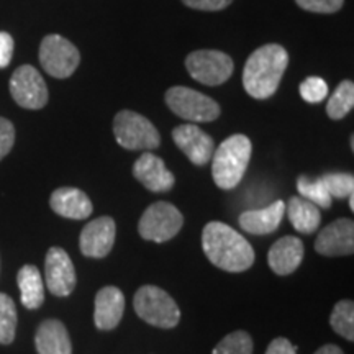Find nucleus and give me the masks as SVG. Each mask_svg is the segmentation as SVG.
I'll list each match as a JSON object with an SVG mask.
<instances>
[{
	"label": "nucleus",
	"mask_w": 354,
	"mask_h": 354,
	"mask_svg": "<svg viewBox=\"0 0 354 354\" xmlns=\"http://www.w3.org/2000/svg\"><path fill=\"white\" fill-rule=\"evenodd\" d=\"M133 307L141 320L158 328H176L180 322V310L176 300L156 286L140 287L133 297Z\"/></svg>",
	"instance_id": "obj_4"
},
{
	"label": "nucleus",
	"mask_w": 354,
	"mask_h": 354,
	"mask_svg": "<svg viewBox=\"0 0 354 354\" xmlns=\"http://www.w3.org/2000/svg\"><path fill=\"white\" fill-rule=\"evenodd\" d=\"M320 179L331 198H346L354 192V177L348 172H328Z\"/></svg>",
	"instance_id": "obj_28"
},
{
	"label": "nucleus",
	"mask_w": 354,
	"mask_h": 354,
	"mask_svg": "<svg viewBox=\"0 0 354 354\" xmlns=\"http://www.w3.org/2000/svg\"><path fill=\"white\" fill-rule=\"evenodd\" d=\"M13 38L6 32H0V68H7L13 56Z\"/></svg>",
	"instance_id": "obj_33"
},
{
	"label": "nucleus",
	"mask_w": 354,
	"mask_h": 354,
	"mask_svg": "<svg viewBox=\"0 0 354 354\" xmlns=\"http://www.w3.org/2000/svg\"><path fill=\"white\" fill-rule=\"evenodd\" d=\"M46 287L55 297H68L76 289V269L63 248H51L44 259Z\"/></svg>",
	"instance_id": "obj_11"
},
{
	"label": "nucleus",
	"mask_w": 354,
	"mask_h": 354,
	"mask_svg": "<svg viewBox=\"0 0 354 354\" xmlns=\"http://www.w3.org/2000/svg\"><path fill=\"white\" fill-rule=\"evenodd\" d=\"M203 253L215 268L243 272L254 263V250L243 234L221 221H210L202 232Z\"/></svg>",
	"instance_id": "obj_1"
},
{
	"label": "nucleus",
	"mask_w": 354,
	"mask_h": 354,
	"mask_svg": "<svg viewBox=\"0 0 354 354\" xmlns=\"http://www.w3.org/2000/svg\"><path fill=\"white\" fill-rule=\"evenodd\" d=\"M94 322L99 330L110 331L120 325L123 312H125V295L115 286L100 289L95 295Z\"/></svg>",
	"instance_id": "obj_16"
},
{
	"label": "nucleus",
	"mask_w": 354,
	"mask_h": 354,
	"mask_svg": "<svg viewBox=\"0 0 354 354\" xmlns=\"http://www.w3.org/2000/svg\"><path fill=\"white\" fill-rule=\"evenodd\" d=\"M20 292H21V304L25 308L37 310L44 302V286L41 272L38 271L37 266L25 264L17 276Z\"/></svg>",
	"instance_id": "obj_22"
},
{
	"label": "nucleus",
	"mask_w": 354,
	"mask_h": 354,
	"mask_svg": "<svg viewBox=\"0 0 354 354\" xmlns=\"http://www.w3.org/2000/svg\"><path fill=\"white\" fill-rule=\"evenodd\" d=\"M354 105V84L351 81H343L331 94L326 104V113L331 120H342L353 110Z\"/></svg>",
	"instance_id": "obj_23"
},
{
	"label": "nucleus",
	"mask_w": 354,
	"mask_h": 354,
	"mask_svg": "<svg viewBox=\"0 0 354 354\" xmlns=\"http://www.w3.org/2000/svg\"><path fill=\"white\" fill-rule=\"evenodd\" d=\"M133 176L151 192H167L174 187L176 177L167 169L165 161L151 153H145L135 161Z\"/></svg>",
	"instance_id": "obj_15"
},
{
	"label": "nucleus",
	"mask_w": 354,
	"mask_h": 354,
	"mask_svg": "<svg viewBox=\"0 0 354 354\" xmlns=\"http://www.w3.org/2000/svg\"><path fill=\"white\" fill-rule=\"evenodd\" d=\"M17 307L12 297L0 292V344H10L17 333Z\"/></svg>",
	"instance_id": "obj_26"
},
{
	"label": "nucleus",
	"mask_w": 354,
	"mask_h": 354,
	"mask_svg": "<svg viewBox=\"0 0 354 354\" xmlns=\"http://www.w3.org/2000/svg\"><path fill=\"white\" fill-rule=\"evenodd\" d=\"M185 6L196 10L203 12H216L227 8L233 0H183Z\"/></svg>",
	"instance_id": "obj_32"
},
{
	"label": "nucleus",
	"mask_w": 354,
	"mask_h": 354,
	"mask_svg": "<svg viewBox=\"0 0 354 354\" xmlns=\"http://www.w3.org/2000/svg\"><path fill=\"white\" fill-rule=\"evenodd\" d=\"M300 8L313 13H335L343 7L344 0H295Z\"/></svg>",
	"instance_id": "obj_30"
},
{
	"label": "nucleus",
	"mask_w": 354,
	"mask_h": 354,
	"mask_svg": "<svg viewBox=\"0 0 354 354\" xmlns=\"http://www.w3.org/2000/svg\"><path fill=\"white\" fill-rule=\"evenodd\" d=\"M266 354H297V346H294L287 338H276L266 349Z\"/></svg>",
	"instance_id": "obj_34"
},
{
	"label": "nucleus",
	"mask_w": 354,
	"mask_h": 354,
	"mask_svg": "<svg viewBox=\"0 0 354 354\" xmlns=\"http://www.w3.org/2000/svg\"><path fill=\"white\" fill-rule=\"evenodd\" d=\"M184 216L169 202H156L149 205L141 215L138 232L143 240L165 243L180 232Z\"/></svg>",
	"instance_id": "obj_7"
},
{
	"label": "nucleus",
	"mask_w": 354,
	"mask_h": 354,
	"mask_svg": "<svg viewBox=\"0 0 354 354\" xmlns=\"http://www.w3.org/2000/svg\"><path fill=\"white\" fill-rule=\"evenodd\" d=\"M10 94L20 107L39 110L48 102V87L33 66H20L10 79Z\"/></svg>",
	"instance_id": "obj_10"
},
{
	"label": "nucleus",
	"mask_w": 354,
	"mask_h": 354,
	"mask_svg": "<svg viewBox=\"0 0 354 354\" xmlns=\"http://www.w3.org/2000/svg\"><path fill=\"white\" fill-rule=\"evenodd\" d=\"M286 214V203L276 201L271 205L259 210H248L240 215V227L250 234H269L281 227L282 216Z\"/></svg>",
	"instance_id": "obj_19"
},
{
	"label": "nucleus",
	"mask_w": 354,
	"mask_h": 354,
	"mask_svg": "<svg viewBox=\"0 0 354 354\" xmlns=\"http://www.w3.org/2000/svg\"><path fill=\"white\" fill-rule=\"evenodd\" d=\"M305 254V246L297 236H282L274 243L268 254L269 268L277 276H289L299 268Z\"/></svg>",
	"instance_id": "obj_17"
},
{
	"label": "nucleus",
	"mask_w": 354,
	"mask_h": 354,
	"mask_svg": "<svg viewBox=\"0 0 354 354\" xmlns=\"http://www.w3.org/2000/svg\"><path fill=\"white\" fill-rule=\"evenodd\" d=\"M297 189L300 197L305 198V201L315 203L318 209H330L331 201L333 198L330 197L328 190L325 189V184L322 183V179H312L308 176H300L297 179Z\"/></svg>",
	"instance_id": "obj_25"
},
{
	"label": "nucleus",
	"mask_w": 354,
	"mask_h": 354,
	"mask_svg": "<svg viewBox=\"0 0 354 354\" xmlns=\"http://www.w3.org/2000/svg\"><path fill=\"white\" fill-rule=\"evenodd\" d=\"M166 104L177 117L189 122L205 123L220 117V105L214 99L189 87H171L166 92Z\"/></svg>",
	"instance_id": "obj_6"
},
{
	"label": "nucleus",
	"mask_w": 354,
	"mask_h": 354,
	"mask_svg": "<svg viewBox=\"0 0 354 354\" xmlns=\"http://www.w3.org/2000/svg\"><path fill=\"white\" fill-rule=\"evenodd\" d=\"M287 215L292 227L302 234L315 233L322 223L320 209L315 203L305 201L302 197H292L287 205Z\"/></svg>",
	"instance_id": "obj_21"
},
{
	"label": "nucleus",
	"mask_w": 354,
	"mask_h": 354,
	"mask_svg": "<svg viewBox=\"0 0 354 354\" xmlns=\"http://www.w3.org/2000/svg\"><path fill=\"white\" fill-rule=\"evenodd\" d=\"M115 243V221L110 216H99L88 221L81 232L79 248L87 258L102 259L109 256Z\"/></svg>",
	"instance_id": "obj_14"
},
{
	"label": "nucleus",
	"mask_w": 354,
	"mask_h": 354,
	"mask_svg": "<svg viewBox=\"0 0 354 354\" xmlns=\"http://www.w3.org/2000/svg\"><path fill=\"white\" fill-rule=\"evenodd\" d=\"M190 77L205 86H220L233 74V61L225 53L216 50H198L185 59Z\"/></svg>",
	"instance_id": "obj_9"
},
{
	"label": "nucleus",
	"mask_w": 354,
	"mask_h": 354,
	"mask_svg": "<svg viewBox=\"0 0 354 354\" xmlns=\"http://www.w3.org/2000/svg\"><path fill=\"white\" fill-rule=\"evenodd\" d=\"M349 209L354 210V194H351V196H349Z\"/></svg>",
	"instance_id": "obj_36"
},
{
	"label": "nucleus",
	"mask_w": 354,
	"mask_h": 354,
	"mask_svg": "<svg viewBox=\"0 0 354 354\" xmlns=\"http://www.w3.org/2000/svg\"><path fill=\"white\" fill-rule=\"evenodd\" d=\"M35 344L38 354H73V343L68 328L56 318L44 320L38 326Z\"/></svg>",
	"instance_id": "obj_20"
},
{
	"label": "nucleus",
	"mask_w": 354,
	"mask_h": 354,
	"mask_svg": "<svg viewBox=\"0 0 354 354\" xmlns=\"http://www.w3.org/2000/svg\"><path fill=\"white\" fill-rule=\"evenodd\" d=\"M15 143V128L13 123L7 118L0 117V161L10 153Z\"/></svg>",
	"instance_id": "obj_31"
},
{
	"label": "nucleus",
	"mask_w": 354,
	"mask_h": 354,
	"mask_svg": "<svg viewBox=\"0 0 354 354\" xmlns=\"http://www.w3.org/2000/svg\"><path fill=\"white\" fill-rule=\"evenodd\" d=\"M253 338L246 331L238 330L225 336L216 344L214 354H253Z\"/></svg>",
	"instance_id": "obj_27"
},
{
	"label": "nucleus",
	"mask_w": 354,
	"mask_h": 354,
	"mask_svg": "<svg viewBox=\"0 0 354 354\" xmlns=\"http://www.w3.org/2000/svg\"><path fill=\"white\" fill-rule=\"evenodd\" d=\"M289 55L281 44H264L248 57L243 71V86L253 99L264 100L276 94L284 76Z\"/></svg>",
	"instance_id": "obj_2"
},
{
	"label": "nucleus",
	"mask_w": 354,
	"mask_h": 354,
	"mask_svg": "<svg viewBox=\"0 0 354 354\" xmlns=\"http://www.w3.org/2000/svg\"><path fill=\"white\" fill-rule=\"evenodd\" d=\"M253 145L245 135H233L221 143L212 156V176L220 189H234L250 165Z\"/></svg>",
	"instance_id": "obj_3"
},
{
	"label": "nucleus",
	"mask_w": 354,
	"mask_h": 354,
	"mask_svg": "<svg viewBox=\"0 0 354 354\" xmlns=\"http://www.w3.org/2000/svg\"><path fill=\"white\" fill-rule=\"evenodd\" d=\"M330 325L336 333L348 342L354 339V304L353 300H339L330 315Z\"/></svg>",
	"instance_id": "obj_24"
},
{
	"label": "nucleus",
	"mask_w": 354,
	"mask_h": 354,
	"mask_svg": "<svg viewBox=\"0 0 354 354\" xmlns=\"http://www.w3.org/2000/svg\"><path fill=\"white\" fill-rule=\"evenodd\" d=\"M50 205L55 214L71 220H86L92 215L91 198L76 187H61L51 194Z\"/></svg>",
	"instance_id": "obj_18"
},
{
	"label": "nucleus",
	"mask_w": 354,
	"mask_h": 354,
	"mask_svg": "<svg viewBox=\"0 0 354 354\" xmlns=\"http://www.w3.org/2000/svg\"><path fill=\"white\" fill-rule=\"evenodd\" d=\"M113 135L117 143L125 149H156L161 136L156 127L143 115L122 110L113 120Z\"/></svg>",
	"instance_id": "obj_5"
},
{
	"label": "nucleus",
	"mask_w": 354,
	"mask_h": 354,
	"mask_svg": "<svg viewBox=\"0 0 354 354\" xmlns=\"http://www.w3.org/2000/svg\"><path fill=\"white\" fill-rule=\"evenodd\" d=\"M315 251L322 256L338 258L354 253V223L349 218H339L326 225L317 236Z\"/></svg>",
	"instance_id": "obj_13"
},
{
	"label": "nucleus",
	"mask_w": 354,
	"mask_h": 354,
	"mask_svg": "<svg viewBox=\"0 0 354 354\" xmlns=\"http://www.w3.org/2000/svg\"><path fill=\"white\" fill-rule=\"evenodd\" d=\"M315 354H344V353L343 349L336 346V344H325V346H322Z\"/></svg>",
	"instance_id": "obj_35"
},
{
	"label": "nucleus",
	"mask_w": 354,
	"mask_h": 354,
	"mask_svg": "<svg viewBox=\"0 0 354 354\" xmlns=\"http://www.w3.org/2000/svg\"><path fill=\"white\" fill-rule=\"evenodd\" d=\"M300 95L308 104H318V102L325 100V97L328 95V86H326V82L322 77H307L300 84Z\"/></svg>",
	"instance_id": "obj_29"
},
{
	"label": "nucleus",
	"mask_w": 354,
	"mask_h": 354,
	"mask_svg": "<svg viewBox=\"0 0 354 354\" xmlns=\"http://www.w3.org/2000/svg\"><path fill=\"white\" fill-rule=\"evenodd\" d=\"M172 140H174L177 148L189 158L192 165L205 166L214 156V138L201 130L197 125H192V123L176 127L172 130Z\"/></svg>",
	"instance_id": "obj_12"
},
{
	"label": "nucleus",
	"mask_w": 354,
	"mask_h": 354,
	"mask_svg": "<svg viewBox=\"0 0 354 354\" xmlns=\"http://www.w3.org/2000/svg\"><path fill=\"white\" fill-rule=\"evenodd\" d=\"M39 63L48 74L56 79L73 76L81 63L77 48L59 35H48L39 46Z\"/></svg>",
	"instance_id": "obj_8"
}]
</instances>
